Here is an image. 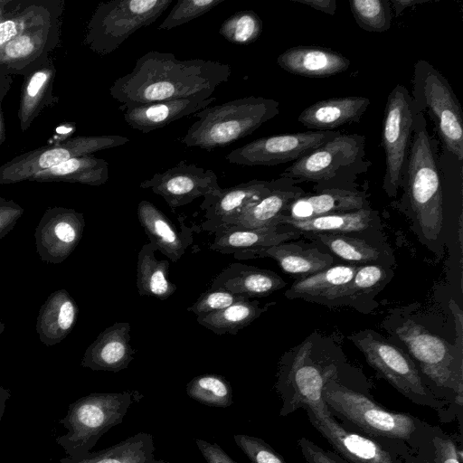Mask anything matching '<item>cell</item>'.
Returning <instances> with one entry per match:
<instances>
[{"label":"cell","mask_w":463,"mask_h":463,"mask_svg":"<svg viewBox=\"0 0 463 463\" xmlns=\"http://www.w3.org/2000/svg\"><path fill=\"white\" fill-rule=\"evenodd\" d=\"M118 135L77 136L21 154L0 165V184L29 181L41 172L76 156L126 145Z\"/></svg>","instance_id":"4fadbf2b"},{"label":"cell","mask_w":463,"mask_h":463,"mask_svg":"<svg viewBox=\"0 0 463 463\" xmlns=\"http://www.w3.org/2000/svg\"><path fill=\"white\" fill-rule=\"evenodd\" d=\"M130 325L116 322L104 329L86 349L81 366L93 371L117 373L133 361L135 349L130 345Z\"/></svg>","instance_id":"ffe728a7"},{"label":"cell","mask_w":463,"mask_h":463,"mask_svg":"<svg viewBox=\"0 0 463 463\" xmlns=\"http://www.w3.org/2000/svg\"><path fill=\"white\" fill-rule=\"evenodd\" d=\"M64 1L55 5L19 36L0 48V67L10 75L24 76L40 65L61 43Z\"/></svg>","instance_id":"9a60e30c"},{"label":"cell","mask_w":463,"mask_h":463,"mask_svg":"<svg viewBox=\"0 0 463 463\" xmlns=\"http://www.w3.org/2000/svg\"><path fill=\"white\" fill-rule=\"evenodd\" d=\"M364 137L358 134H343L328 140L323 146L293 162L280 177L295 183L309 181L317 183L318 190L345 176L365 171Z\"/></svg>","instance_id":"8fae6325"},{"label":"cell","mask_w":463,"mask_h":463,"mask_svg":"<svg viewBox=\"0 0 463 463\" xmlns=\"http://www.w3.org/2000/svg\"><path fill=\"white\" fill-rule=\"evenodd\" d=\"M108 179V162L93 155H84L38 172L29 181L79 183L99 186L104 184Z\"/></svg>","instance_id":"e575fe53"},{"label":"cell","mask_w":463,"mask_h":463,"mask_svg":"<svg viewBox=\"0 0 463 463\" xmlns=\"http://www.w3.org/2000/svg\"><path fill=\"white\" fill-rule=\"evenodd\" d=\"M79 307L70 293L57 289L41 306L36 318V333L46 346L60 344L72 331Z\"/></svg>","instance_id":"4dcf8cb0"},{"label":"cell","mask_w":463,"mask_h":463,"mask_svg":"<svg viewBox=\"0 0 463 463\" xmlns=\"http://www.w3.org/2000/svg\"><path fill=\"white\" fill-rule=\"evenodd\" d=\"M5 330V325L2 321H0V334H2Z\"/></svg>","instance_id":"91938a15"},{"label":"cell","mask_w":463,"mask_h":463,"mask_svg":"<svg viewBox=\"0 0 463 463\" xmlns=\"http://www.w3.org/2000/svg\"><path fill=\"white\" fill-rule=\"evenodd\" d=\"M405 463H434L432 453L430 454H414L409 452L404 456Z\"/></svg>","instance_id":"9f6ffc18"},{"label":"cell","mask_w":463,"mask_h":463,"mask_svg":"<svg viewBox=\"0 0 463 463\" xmlns=\"http://www.w3.org/2000/svg\"><path fill=\"white\" fill-rule=\"evenodd\" d=\"M173 0H111L99 3L86 27L83 43L93 52H115L132 33L156 22Z\"/></svg>","instance_id":"30bf717a"},{"label":"cell","mask_w":463,"mask_h":463,"mask_svg":"<svg viewBox=\"0 0 463 463\" xmlns=\"http://www.w3.org/2000/svg\"><path fill=\"white\" fill-rule=\"evenodd\" d=\"M379 223L377 212L370 207L357 211L321 215L307 220H291L279 215L273 226L280 231H295L307 233H352L376 228Z\"/></svg>","instance_id":"4316f807"},{"label":"cell","mask_w":463,"mask_h":463,"mask_svg":"<svg viewBox=\"0 0 463 463\" xmlns=\"http://www.w3.org/2000/svg\"><path fill=\"white\" fill-rule=\"evenodd\" d=\"M338 130L307 131L257 138L226 156L231 164L272 166L296 161L337 137Z\"/></svg>","instance_id":"2e32d148"},{"label":"cell","mask_w":463,"mask_h":463,"mask_svg":"<svg viewBox=\"0 0 463 463\" xmlns=\"http://www.w3.org/2000/svg\"><path fill=\"white\" fill-rule=\"evenodd\" d=\"M392 270L389 265H359L353 279L317 300V304L327 307L349 306L363 311L364 305L373 300L392 279Z\"/></svg>","instance_id":"d4e9b609"},{"label":"cell","mask_w":463,"mask_h":463,"mask_svg":"<svg viewBox=\"0 0 463 463\" xmlns=\"http://www.w3.org/2000/svg\"><path fill=\"white\" fill-rule=\"evenodd\" d=\"M262 29L260 17L251 10H243L224 20L219 33L232 43L248 45L259 39Z\"/></svg>","instance_id":"b9f144b4"},{"label":"cell","mask_w":463,"mask_h":463,"mask_svg":"<svg viewBox=\"0 0 463 463\" xmlns=\"http://www.w3.org/2000/svg\"><path fill=\"white\" fill-rule=\"evenodd\" d=\"M284 71L307 78H327L345 71L350 61L342 53L320 46H295L287 49L277 59Z\"/></svg>","instance_id":"cb8c5ba5"},{"label":"cell","mask_w":463,"mask_h":463,"mask_svg":"<svg viewBox=\"0 0 463 463\" xmlns=\"http://www.w3.org/2000/svg\"><path fill=\"white\" fill-rule=\"evenodd\" d=\"M357 264H337L305 278L297 279L285 292L288 299L302 298L317 303L333 289L348 283L354 276Z\"/></svg>","instance_id":"74e56055"},{"label":"cell","mask_w":463,"mask_h":463,"mask_svg":"<svg viewBox=\"0 0 463 463\" xmlns=\"http://www.w3.org/2000/svg\"><path fill=\"white\" fill-rule=\"evenodd\" d=\"M293 2L306 5L317 11L334 15L336 10L335 0H291Z\"/></svg>","instance_id":"816d5d0a"},{"label":"cell","mask_w":463,"mask_h":463,"mask_svg":"<svg viewBox=\"0 0 463 463\" xmlns=\"http://www.w3.org/2000/svg\"><path fill=\"white\" fill-rule=\"evenodd\" d=\"M384 326L407 347L425 383L456 415L463 404V349L410 317L393 315Z\"/></svg>","instance_id":"3957f363"},{"label":"cell","mask_w":463,"mask_h":463,"mask_svg":"<svg viewBox=\"0 0 463 463\" xmlns=\"http://www.w3.org/2000/svg\"><path fill=\"white\" fill-rule=\"evenodd\" d=\"M430 0H390L391 5L394 10V15L397 17L409 7H413L417 5L428 3Z\"/></svg>","instance_id":"db71d44e"},{"label":"cell","mask_w":463,"mask_h":463,"mask_svg":"<svg viewBox=\"0 0 463 463\" xmlns=\"http://www.w3.org/2000/svg\"><path fill=\"white\" fill-rule=\"evenodd\" d=\"M292 179L280 177L279 183L267 194L249 204L224 226L234 225L249 229L272 227L287 205L305 194L294 185Z\"/></svg>","instance_id":"1f68e13d"},{"label":"cell","mask_w":463,"mask_h":463,"mask_svg":"<svg viewBox=\"0 0 463 463\" xmlns=\"http://www.w3.org/2000/svg\"><path fill=\"white\" fill-rule=\"evenodd\" d=\"M144 395L136 390L118 392H94L69 405L67 414L59 420L68 430L56 443L70 458L82 457L109 430L120 424L133 404Z\"/></svg>","instance_id":"52a82bcc"},{"label":"cell","mask_w":463,"mask_h":463,"mask_svg":"<svg viewBox=\"0 0 463 463\" xmlns=\"http://www.w3.org/2000/svg\"><path fill=\"white\" fill-rule=\"evenodd\" d=\"M233 439L251 463H288L262 439L247 434H236Z\"/></svg>","instance_id":"f6af8a7d"},{"label":"cell","mask_w":463,"mask_h":463,"mask_svg":"<svg viewBox=\"0 0 463 463\" xmlns=\"http://www.w3.org/2000/svg\"><path fill=\"white\" fill-rule=\"evenodd\" d=\"M246 299L249 298L235 295L223 288H210L192 306L187 307V311L199 317L223 309Z\"/></svg>","instance_id":"bcb514c9"},{"label":"cell","mask_w":463,"mask_h":463,"mask_svg":"<svg viewBox=\"0 0 463 463\" xmlns=\"http://www.w3.org/2000/svg\"><path fill=\"white\" fill-rule=\"evenodd\" d=\"M412 94L414 109L427 111L444 147L463 159V112L448 80L425 60L414 64Z\"/></svg>","instance_id":"9c48e42d"},{"label":"cell","mask_w":463,"mask_h":463,"mask_svg":"<svg viewBox=\"0 0 463 463\" xmlns=\"http://www.w3.org/2000/svg\"><path fill=\"white\" fill-rule=\"evenodd\" d=\"M437 152V141L428 131L423 112L415 110L402 176V201L410 207L420 235L430 243L439 241L443 228V199Z\"/></svg>","instance_id":"277c9868"},{"label":"cell","mask_w":463,"mask_h":463,"mask_svg":"<svg viewBox=\"0 0 463 463\" xmlns=\"http://www.w3.org/2000/svg\"><path fill=\"white\" fill-rule=\"evenodd\" d=\"M216 99L197 96L189 99H176L153 102L127 109L124 119L128 126L142 133L161 128L184 117L208 107Z\"/></svg>","instance_id":"484cf974"},{"label":"cell","mask_w":463,"mask_h":463,"mask_svg":"<svg viewBox=\"0 0 463 463\" xmlns=\"http://www.w3.org/2000/svg\"><path fill=\"white\" fill-rule=\"evenodd\" d=\"M230 65L211 60H179L173 53L150 51L139 57L131 72L109 88L121 110L176 99L212 97L227 82Z\"/></svg>","instance_id":"6da1fadb"},{"label":"cell","mask_w":463,"mask_h":463,"mask_svg":"<svg viewBox=\"0 0 463 463\" xmlns=\"http://www.w3.org/2000/svg\"><path fill=\"white\" fill-rule=\"evenodd\" d=\"M153 436L138 432L126 439L95 452L79 458L68 456L60 459L61 463H171L157 459Z\"/></svg>","instance_id":"836d02e7"},{"label":"cell","mask_w":463,"mask_h":463,"mask_svg":"<svg viewBox=\"0 0 463 463\" xmlns=\"http://www.w3.org/2000/svg\"><path fill=\"white\" fill-rule=\"evenodd\" d=\"M348 338L396 391L418 405L433 409L444 421L454 419L451 410L428 388L408 353L372 329L356 332Z\"/></svg>","instance_id":"ba28073f"},{"label":"cell","mask_w":463,"mask_h":463,"mask_svg":"<svg viewBox=\"0 0 463 463\" xmlns=\"http://www.w3.org/2000/svg\"><path fill=\"white\" fill-rule=\"evenodd\" d=\"M24 213V209L14 200L0 197V239L14 228Z\"/></svg>","instance_id":"681fc988"},{"label":"cell","mask_w":463,"mask_h":463,"mask_svg":"<svg viewBox=\"0 0 463 463\" xmlns=\"http://www.w3.org/2000/svg\"><path fill=\"white\" fill-rule=\"evenodd\" d=\"M10 390L0 386V420L5 413L6 402L10 399Z\"/></svg>","instance_id":"6f0895ef"},{"label":"cell","mask_w":463,"mask_h":463,"mask_svg":"<svg viewBox=\"0 0 463 463\" xmlns=\"http://www.w3.org/2000/svg\"><path fill=\"white\" fill-rule=\"evenodd\" d=\"M198 449L206 463H237L216 442L195 439Z\"/></svg>","instance_id":"f907efd6"},{"label":"cell","mask_w":463,"mask_h":463,"mask_svg":"<svg viewBox=\"0 0 463 463\" xmlns=\"http://www.w3.org/2000/svg\"><path fill=\"white\" fill-rule=\"evenodd\" d=\"M323 399L331 412L370 437L404 443L415 454L432 452L435 427L411 414L388 411L363 392L337 381L326 385Z\"/></svg>","instance_id":"5b68a950"},{"label":"cell","mask_w":463,"mask_h":463,"mask_svg":"<svg viewBox=\"0 0 463 463\" xmlns=\"http://www.w3.org/2000/svg\"><path fill=\"white\" fill-rule=\"evenodd\" d=\"M185 392L191 399L210 407L227 408L233 402L230 382L215 373L194 377L186 384Z\"/></svg>","instance_id":"60d3db41"},{"label":"cell","mask_w":463,"mask_h":463,"mask_svg":"<svg viewBox=\"0 0 463 463\" xmlns=\"http://www.w3.org/2000/svg\"><path fill=\"white\" fill-rule=\"evenodd\" d=\"M274 304V302H270L261 307L259 300L246 299L223 309L199 316L196 321L216 335L231 334L234 335L260 317Z\"/></svg>","instance_id":"ab89813d"},{"label":"cell","mask_w":463,"mask_h":463,"mask_svg":"<svg viewBox=\"0 0 463 463\" xmlns=\"http://www.w3.org/2000/svg\"><path fill=\"white\" fill-rule=\"evenodd\" d=\"M287 282L277 273L242 263H231L213 280L211 288H223L246 298L267 297Z\"/></svg>","instance_id":"f546056e"},{"label":"cell","mask_w":463,"mask_h":463,"mask_svg":"<svg viewBox=\"0 0 463 463\" xmlns=\"http://www.w3.org/2000/svg\"><path fill=\"white\" fill-rule=\"evenodd\" d=\"M307 414L313 427L348 463H405L404 456L414 453L404 443L348 430L333 417L332 412L313 414L307 411Z\"/></svg>","instance_id":"5bb4252c"},{"label":"cell","mask_w":463,"mask_h":463,"mask_svg":"<svg viewBox=\"0 0 463 463\" xmlns=\"http://www.w3.org/2000/svg\"><path fill=\"white\" fill-rule=\"evenodd\" d=\"M315 242L326 246L339 259L351 264H384L387 254L383 249L367 241L349 236L346 233H307L304 234Z\"/></svg>","instance_id":"f35d334b"},{"label":"cell","mask_w":463,"mask_h":463,"mask_svg":"<svg viewBox=\"0 0 463 463\" xmlns=\"http://www.w3.org/2000/svg\"><path fill=\"white\" fill-rule=\"evenodd\" d=\"M213 233L214 238L209 249L222 254L270 247L295 240L301 235L295 231L282 232L279 226L249 229L228 225L218 228Z\"/></svg>","instance_id":"d6a6232c"},{"label":"cell","mask_w":463,"mask_h":463,"mask_svg":"<svg viewBox=\"0 0 463 463\" xmlns=\"http://www.w3.org/2000/svg\"><path fill=\"white\" fill-rule=\"evenodd\" d=\"M56 68L51 55L24 77L21 88L17 117L20 129L25 132L33 122L47 108L59 102L53 93Z\"/></svg>","instance_id":"603a6c76"},{"label":"cell","mask_w":463,"mask_h":463,"mask_svg":"<svg viewBox=\"0 0 463 463\" xmlns=\"http://www.w3.org/2000/svg\"><path fill=\"white\" fill-rule=\"evenodd\" d=\"M3 100H4V98H0V146L3 145V143L5 142V140L6 138L4 114H3V110H2Z\"/></svg>","instance_id":"680465c9"},{"label":"cell","mask_w":463,"mask_h":463,"mask_svg":"<svg viewBox=\"0 0 463 463\" xmlns=\"http://www.w3.org/2000/svg\"><path fill=\"white\" fill-rule=\"evenodd\" d=\"M369 207L367 194L357 190L326 188L304 194L289 203L280 214L291 220H307L329 213Z\"/></svg>","instance_id":"7402d4cb"},{"label":"cell","mask_w":463,"mask_h":463,"mask_svg":"<svg viewBox=\"0 0 463 463\" xmlns=\"http://www.w3.org/2000/svg\"><path fill=\"white\" fill-rule=\"evenodd\" d=\"M85 228L84 215L63 206L49 207L34 232L36 252L42 261L61 264L80 243Z\"/></svg>","instance_id":"e0dca14e"},{"label":"cell","mask_w":463,"mask_h":463,"mask_svg":"<svg viewBox=\"0 0 463 463\" xmlns=\"http://www.w3.org/2000/svg\"><path fill=\"white\" fill-rule=\"evenodd\" d=\"M13 83V75H10L4 68L0 67V98L7 95Z\"/></svg>","instance_id":"11a10c76"},{"label":"cell","mask_w":463,"mask_h":463,"mask_svg":"<svg viewBox=\"0 0 463 463\" xmlns=\"http://www.w3.org/2000/svg\"><path fill=\"white\" fill-rule=\"evenodd\" d=\"M350 10L357 24L367 32L383 33L390 29V0H350Z\"/></svg>","instance_id":"7bdbcfd3"},{"label":"cell","mask_w":463,"mask_h":463,"mask_svg":"<svg viewBox=\"0 0 463 463\" xmlns=\"http://www.w3.org/2000/svg\"><path fill=\"white\" fill-rule=\"evenodd\" d=\"M371 101L362 96L332 98L315 102L299 114L298 121L315 131H328L359 122Z\"/></svg>","instance_id":"f1b7e54d"},{"label":"cell","mask_w":463,"mask_h":463,"mask_svg":"<svg viewBox=\"0 0 463 463\" xmlns=\"http://www.w3.org/2000/svg\"><path fill=\"white\" fill-rule=\"evenodd\" d=\"M345 357L330 336L312 333L299 345L283 354L274 385L281 400L279 416L305 409L313 414L331 412L324 399L326 385L340 382Z\"/></svg>","instance_id":"7a4b0ae2"},{"label":"cell","mask_w":463,"mask_h":463,"mask_svg":"<svg viewBox=\"0 0 463 463\" xmlns=\"http://www.w3.org/2000/svg\"><path fill=\"white\" fill-rule=\"evenodd\" d=\"M449 307L456 318V329H457V335H458L456 345L458 347H459L460 349H463V345H462V342H463V339H462V335H463V332H462V328H463L462 311L460 310L458 306L453 301V299H451L449 302Z\"/></svg>","instance_id":"f5cc1de1"},{"label":"cell","mask_w":463,"mask_h":463,"mask_svg":"<svg viewBox=\"0 0 463 463\" xmlns=\"http://www.w3.org/2000/svg\"><path fill=\"white\" fill-rule=\"evenodd\" d=\"M279 180L280 178L271 181L254 179L235 186L220 188L208 194L200 205L204 211L202 230L213 232L224 226L249 204L269 193Z\"/></svg>","instance_id":"d6986e66"},{"label":"cell","mask_w":463,"mask_h":463,"mask_svg":"<svg viewBox=\"0 0 463 463\" xmlns=\"http://www.w3.org/2000/svg\"><path fill=\"white\" fill-rule=\"evenodd\" d=\"M414 105L407 88L397 84L387 97L383 113L382 146L385 155L383 189L395 197L402 188L413 131Z\"/></svg>","instance_id":"7c38bea8"},{"label":"cell","mask_w":463,"mask_h":463,"mask_svg":"<svg viewBox=\"0 0 463 463\" xmlns=\"http://www.w3.org/2000/svg\"><path fill=\"white\" fill-rule=\"evenodd\" d=\"M225 0H178L168 15L157 26L158 30H171L198 18Z\"/></svg>","instance_id":"ee69618b"},{"label":"cell","mask_w":463,"mask_h":463,"mask_svg":"<svg viewBox=\"0 0 463 463\" xmlns=\"http://www.w3.org/2000/svg\"><path fill=\"white\" fill-rule=\"evenodd\" d=\"M279 113V101L255 96L208 106L194 114L197 120L182 142L189 147L207 150L223 147L250 135Z\"/></svg>","instance_id":"8992f818"},{"label":"cell","mask_w":463,"mask_h":463,"mask_svg":"<svg viewBox=\"0 0 463 463\" xmlns=\"http://www.w3.org/2000/svg\"><path fill=\"white\" fill-rule=\"evenodd\" d=\"M432 459L434 463H460L462 460L461 449L457 441L450 435L444 433L439 428H434L431 439Z\"/></svg>","instance_id":"7dc6e473"},{"label":"cell","mask_w":463,"mask_h":463,"mask_svg":"<svg viewBox=\"0 0 463 463\" xmlns=\"http://www.w3.org/2000/svg\"><path fill=\"white\" fill-rule=\"evenodd\" d=\"M58 0H0V48L45 15Z\"/></svg>","instance_id":"d590c367"},{"label":"cell","mask_w":463,"mask_h":463,"mask_svg":"<svg viewBox=\"0 0 463 463\" xmlns=\"http://www.w3.org/2000/svg\"><path fill=\"white\" fill-rule=\"evenodd\" d=\"M156 250L150 242L140 249L137 263V288L140 296L165 300L175 292L177 286L169 280V261L157 260Z\"/></svg>","instance_id":"8d00e7d4"},{"label":"cell","mask_w":463,"mask_h":463,"mask_svg":"<svg viewBox=\"0 0 463 463\" xmlns=\"http://www.w3.org/2000/svg\"><path fill=\"white\" fill-rule=\"evenodd\" d=\"M139 187L160 195L172 209L187 205L199 197L204 198L221 188L213 170L184 162L155 174L141 182Z\"/></svg>","instance_id":"ac0fdd59"},{"label":"cell","mask_w":463,"mask_h":463,"mask_svg":"<svg viewBox=\"0 0 463 463\" xmlns=\"http://www.w3.org/2000/svg\"><path fill=\"white\" fill-rule=\"evenodd\" d=\"M297 444L307 463H348L338 454L325 450L306 437L299 438Z\"/></svg>","instance_id":"c3c4849f"},{"label":"cell","mask_w":463,"mask_h":463,"mask_svg":"<svg viewBox=\"0 0 463 463\" xmlns=\"http://www.w3.org/2000/svg\"><path fill=\"white\" fill-rule=\"evenodd\" d=\"M137 213L149 242L171 261H178L193 242L187 227L178 231L163 212L146 200L139 202Z\"/></svg>","instance_id":"83f0119b"},{"label":"cell","mask_w":463,"mask_h":463,"mask_svg":"<svg viewBox=\"0 0 463 463\" xmlns=\"http://www.w3.org/2000/svg\"><path fill=\"white\" fill-rule=\"evenodd\" d=\"M233 255L238 260L271 258L277 261L284 272L298 276V279L327 269L335 261V257L329 253L290 241L257 250L239 251Z\"/></svg>","instance_id":"44dd1931"}]
</instances>
